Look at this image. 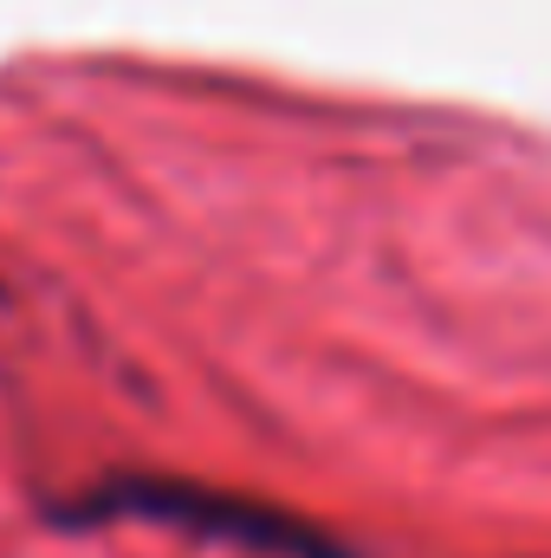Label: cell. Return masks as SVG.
I'll use <instances>...</instances> for the list:
<instances>
[{
  "mask_svg": "<svg viewBox=\"0 0 551 558\" xmlns=\"http://www.w3.org/2000/svg\"><path fill=\"white\" fill-rule=\"evenodd\" d=\"M105 513H149V520H175L188 533L228 539V546H254L273 558H351V546L325 526H311L305 513H285L273 500L234 494V487H208V481H175V474H111L91 494H78L65 507V520H105Z\"/></svg>",
  "mask_w": 551,
  "mask_h": 558,
  "instance_id": "1",
  "label": "cell"
}]
</instances>
